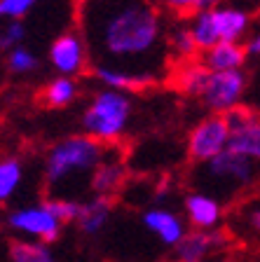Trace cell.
Listing matches in <instances>:
<instances>
[{
	"mask_svg": "<svg viewBox=\"0 0 260 262\" xmlns=\"http://www.w3.org/2000/svg\"><path fill=\"white\" fill-rule=\"evenodd\" d=\"M141 223L148 232L159 239V244H164L167 248H176L181 241L185 239L188 234V223L181 218L176 211L171 208H164V206H152L148 211H143L141 215Z\"/></svg>",
	"mask_w": 260,
	"mask_h": 262,
	"instance_id": "7c38bea8",
	"label": "cell"
},
{
	"mask_svg": "<svg viewBox=\"0 0 260 262\" xmlns=\"http://www.w3.org/2000/svg\"><path fill=\"white\" fill-rule=\"evenodd\" d=\"M7 227L14 232L19 239H31V241H43V244H52L59 239L61 234V218L54 213L49 199L35 204H26L7 215Z\"/></svg>",
	"mask_w": 260,
	"mask_h": 262,
	"instance_id": "8992f818",
	"label": "cell"
},
{
	"mask_svg": "<svg viewBox=\"0 0 260 262\" xmlns=\"http://www.w3.org/2000/svg\"><path fill=\"white\" fill-rule=\"evenodd\" d=\"M246 47L242 42H218L211 49L202 52V63L213 73H230L244 71L246 63Z\"/></svg>",
	"mask_w": 260,
	"mask_h": 262,
	"instance_id": "5bb4252c",
	"label": "cell"
},
{
	"mask_svg": "<svg viewBox=\"0 0 260 262\" xmlns=\"http://www.w3.org/2000/svg\"><path fill=\"white\" fill-rule=\"evenodd\" d=\"M206 73H209V68H206L204 63H183L178 68V73H176V84H178V89L183 94H188V96H197L202 89V84H204L206 80Z\"/></svg>",
	"mask_w": 260,
	"mask_h": 262,
	"instance_id": "7402d4cb",
	"label": "cell"
},
{
	"mask_svg": "<svg viewBox=\"0 0 260 262\" xmlns=\"http://www.w3.org/2000/svg\"><path fill=\"white\" fill-rule=\"evenodd\" d=\"M10 262H56L49 244L31 239H14L10 244Z\"/></svg>",
	"mask_w": 260,
	"mask_h": 262,
	"instance_id": "ffe728a7",
	"label": "cell"
},
{
	"mask_svg": "<svg viewBox=\"0 0 260 262\" xmlns=\"http://www.w3.org/2000/svg\"><path fill=\"white\" fill-rule=\"evenodd\" d=\"M223 0H197L195 12H204V10H213V7H221Z\"/></svg>",
	"mask_w": 260,
	"mask_h": 262,
	"instance_id": "f1b7e54d",
	"label": "cell"
},
{
	"mask_svg": "<svg viewBox=\"0 0 260 262\" xmlns=\"http://www.w3.org/2000/svg\"><path fill=\"white\" fill-rule=\"evenodd\" d=\"M167 45H169V54L176 61H183V63H188V61L199 52L188 24H176L173 28H169Z\"/></svg>",
	"mask_w": 260,
	"mask_h": 262,
	"instance_id": "44dd1931",
	"label": "cell"
},
{
	"mask_svg": "<svg viewBox=\"0 0 260 262\" xmlns=\"http://www.w3.org/2000/svg\"><path fill=\"white\" fill-rule=\"evenodd\" d=\"M228 244L223 229H190L176 251V262H209Z\"/></svg>",
	"mask_w": 260,
	"mask_h": 262,
	"instance_id": "8fae6325",
	"label": "cell"
},
{
	"mask_svg": "<svg viewBox=\"0 0 260 262\" xmlns=\"http://www.w3.org/2000/svg\"><path fill=\"white\" fill-rule=\"evenodd\" d=\"M225 117L230 124L228 150L260 164V110L239 105V108L230 110Z\"/></svg>",
	"mask_w": 260,
	"mask_h": 262,
	"instance_id": "9c48e42d",
	"label": "cell"
},
{
	"mask_svg": "<svg viewBox=\"0 0 260 262\" xmlns=\"http://www.w3.org/2000/svg\"><path fill=\"white\" fill-rule=\"evenodd\" d=\"M77 94H80V87H77L75 77L56 75L45 84L43 101L49 108H66V105H71L73 101H75Z\"/></svg>",
	"mask_w": 260,
	"mask_h": 262,
	"instance_id": "e0dca14e",
	"label": "cell"
},
{
	"mask_svg": "<svg viewBox=\"0 0 260 262\" xmlns=\"http://www.w3.org/2000/svg\"><path fill=\"white\" fill-rule=\"evenodd\" d=\"M38 0H0V21H22Z\"/></svg>",
	"mask_w": 260,
	"mask_h": 262,
	"instance_id": "484cf974",
	"label": "cell"
},
{
	"mask_svg": "<svg viewBox=\"0 0 260 262\" xmlns=\"http://www.w3.org/2000/svg\"><path fill=\"white\" fill-rule=\"evenodd\" d=\"M7 68H10L14 75H28L38 68V56L33 54L28 47H16L12 52H7Z\"/></svg>",
	"mask_w": 260,
	"mask_h": 262,
	"instance_id": "cb8c5ba5",
	"label": "cell"
},
{
	"mask_svg": "<svg viewBox=\"0 0 260 262\" xmlns=\"http://www.w3.org/2000/svg\"><path fill=\"white\" fill-rule=\"evenodd\" d=\"M49 63L59 75L77 77L89 63V49L80 31H66L49 47Z\"/></svg>",
	"mask_w": 260,
	"mask_h": 262,
	"instance_id": "30bf717a",
	"label": "cell"
},
{
	"mask_svg": "<svg viewBox=\"0 0 260 262\" xmlns=\"http://www.w3.org/2000/svg\"><path fill=\"white\" fill-rule=\"evenodd\" d=\"M244 47H246V54L249 56H260V28L251 33Z\"/></svg>",
	"mask_w": 260,
	"mask_h": 262,
	"instance_id": "83f0119b",
	"label": "cell"
},
{
	"mask_svg": "<svg viewBox=\"0 0 260 262\" xmlns=\"http://www.w3.org/2000/svg\"><path fill=\"white\" fill-rule=\"evenodd\" d=\"M125 164L119 162V159L115 157H106V162L98 166L96 171H94L92 176V183H89V190L94 192L96 196H113L115 192L122 187V183H125Z\"/></svg>",
	"mask_w": 260,
	"mask_h": 262,
	"instance_id": "2e32d148",
	"label": "cell"
},
{
	"mask_svg": "<svg viewBox=\"0 0 260 262\" xmlns=\"http://www.w3.org/2000/svg\"><path fill=\"white\" fill-rule=\"evenodd\" d=\"M24 183V162L16 157H0V204L10 202Z\"/></svg>",
	"mask_w": 260,
	"mask_h": 262,
	"instance_id": "d6986e66",
	"label": "cell"
},
{
	"mask_svg": "<svg viewBox=\"0 0 260 262\" xmlns=\"http://www.w3.org/2000/svg\"><path fill=\"white\" fill-rule=\"evenodd\" d=\"M195 187L199 192L221 199L223 204L237 202L249 190L260 183V164L251 162L249 157L225 150L223 155L202 162L195 171Z\"/></svg>",
	"mask_w": 260,
	"mask_h": 262,
	"instance_id": "3957f363",
	"label": "cell"
},
{
	"mask_svg": "<svg viewBox=\"0 0 260 262\" xmlns=\"http://www.w3.org/2000/svg\"><path fill=\"white\" fill-rule=\"evenodd\" d=\"M246 84H249V80H246L244 71H230V73L209 71L197 98L202 101V105L211 110V115H228L230 110L242 105Z\"/></svg>",
	"mask_w": 260,
	"mask_h": 262,
	"instance_id": "52a82bcc",
	"label": "cell"
},
{
	"mask_svg": "<svg viewBox=\"0 0 260 262\" xmlns=\"http://www.w3.org/2000/svg\"><path fill=\"white\" fill-rule=\"evenodd\" d=\"M106 143L87 134L56 141L45 155V185L52 196L77 199V192L92 183L94 171L108 157Z\"/></svg>",
	"mask_w": 260,
	"mask_h": 262,
	"instance_id": "7a4b0ae2",
	"label": "cell"
},
{
	"mask_svg": "<svg viewBox=\"0 0 260 262\" xmlns=\"http://www.w3.org/2000/svg\"><path fill=\"white\" fill-rule=\"evenodd\" d=\"M164 10H171L173 14H195L197 0H155Z\"/></svg>",
	"mask_w": 260,
	"mask_h": 262,
	"instance_id": "4316f807",
	"label": "cell"
},
{
	"mask_svg": "<svg viewBox=\"0 0 260 262\" xmlns=\"http://www.w3.org/2000/svg\"><path fill=\"white\" fill-rule=\"evenodd\" d=\"M77 21L94 63L150 84L169 68V31L155 0H80Z\"/></svg>",
	"mask_w": 260,
	"mask_h": 262,
	"instance_id": "6da1fadb",
	"label": "cell"
},
{
	"mask_svg": "<svg viewBox=\"0 0 260 262\" xmlns=\"http://www.w3.org/2000/svg\"><path fill=\"white\" fill-rule=\"evenodd\" d=\"M134 103L127 92L117 89H98L82 113V129L87 136L101 143H115L129 129Z\"/></svg>",
	"mask_w": 260,
	"mask_h": 262,
	"instance_id": "277c9868",
	"label": "cell"
},
{
	"mask_svg": "<svg viewBox=\"0 0 260 262\" xmlns=\"http://www.w3.org/2000/svg\"><path fill=\"white\" fill-rule=\"evenodd\" d=\"M230 147V124L225 115H209L199 120L188 136V155L197 164L223 155Z\"/></svg>",
	"mask_w": 260,
	"mask_h": 262,
	"instance_id": "ba28073f",
	"label": "cell"
},
{
	"mask_svg": "<svg viewBox=\"0 0 260 262\" xmlns=\"http://www.w3.org/2000/svg\"><path fill=\"white\" fill-rule=\"evenodd\" d=\"M26 28L22 21H5L0 26V49L3 52H12V49L22 47Z\"/></svg>",
	"mask_w": 260,
	"mask_h": 262,
	"instance_id": "d4e9b609",
	"label": "cell"
},
{
	"mask_svg": "<svg viewBox=\"0 0 260 262\" xmlns=\"http://www.w3.org/2000/svg\"><path fill=\"white\" fill-rule=\"evenodd\" d=\"M188 26L197 49L206 52L218 42H242L251 31V16L239 7L221 5L213 10L195 12Z\"/></svg>",
	"mask_w": 260,
	"mask_h": 262,
	"instance_id": "5b68a950",
	"label": "cell"
},
{
	"mask_svg": "<svg viewBox=\"0 0 260 262\" xmlns=\"http://www.w3.org/2000/svg\"><path fill=\"white\" fill-rule=\"evenodd\" d=\"M110 213H113V206H110L108 196H89V199H80V211H77L75 225L82 234L87 236H96L110 220Z\"/></svg>",
	"mask_w": 260,
	"mask_h": 262,
	"instance_id": "9a60e30c",
	"label": "cell"
},
{
	"mask_svg": "<svg viewBox=\"0 0 260 262\" xmlns=\"http://www.w3.org/2000/svg\"><path fill=\"white\" fill-rule=\"evenodd\" d=\"M237 229L246 239L260 244V196L242 204V208L237 213Z\"/></svg>",
	"mask_w": 260,
	"mask_h": 262,
	"instance_id": "603a6c76",
	"label": "cell"
},
{
	"mask_svg": "<svg viewBox=\"0 0 260 262\" xmlns=\"http://www.w3.org/2000/svg\"><path fill=\"white\" fill-rule=\"evenodd\" d=\"M183 206L188 225H192V229H218V225L223 223V202L206 192L195 190L185 194Z\"/></svg>",
	"mask_w": 260,
	"mask_h": 262,
	"instance_id": "4fadbf2b",
	"label": "cell"
},
{
	"mask_svg": "<svg viewBox=\"0 0 260 262\" xmlns=\"http://www.w3.org/2000/svg\"><path fill=\"white\" fill-rule=\"evenodd\" d=\"M92 73L106 89H117V92H129V89H138V87L150 84L148 80H143V77H138V75H131V73H127V71L110 68V66H101V63H94Z\"/></svg>",
	"mask_w": 260,
	"mask_h": 262,
	"instance_id": "ac0fdd59",
	"label": "cell"
}]
</instances>
